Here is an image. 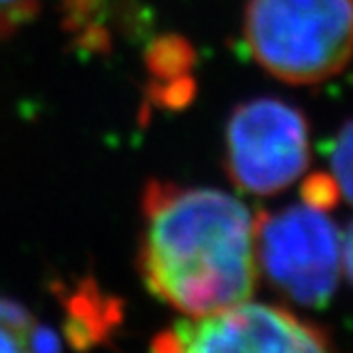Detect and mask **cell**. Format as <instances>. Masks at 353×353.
<instances>
[{
  "label": "cell",
  "instance_id": "5",
  "mask_svg": "<svg viewBox=\"0 0 353 353\" xmlns=\"http://www.w3.org/2000/svg\"><path fill=\"white\" fill-rule=\"evenodd\" d=\"M151 353H339L317 323L276 305L241 302L158 334Z\"/></svg>",
  "mask_w": 353,
  "mask_h": 353
},
{
  "label": "cell",
  "instance_id": "8",
  "mask_svg": "<svg viewBox=\"0 0 353 353\" xmlns=\"http://www.w3.org/2000/svg\"><path fill=\"white\" fill-rule=\"evenodd\" d=\"M300 194H302V203L317 207L321 211H330L341 196L332 174H323V172H315L309 179H305Z\"/></svg>",
  "mask_w": 353,
  "mask_h": 353
},
{
  "label": "cell",
  "instance_id": "2",
  "mask_svg": "<svg viewBox=\"0 0 353 353\" xmlns=\"http://www.w3.org/2000/svg\"><path fill=\"white\" fill-rule=\"evenodd\" d=\"M243 41L279 81L323 83L353 58V0H247Z\"/></svg>",
  "mask_w": 353,
  "mask_h": 353
},
{
  "label": "cell",
  "instance_id": "6",
  "mask_svg": "<svg viewBox=\"0 0 353 353\" xmlns=\"http://www.w3.org/2000/svg\"><path fill=\"white\" fill-rule=\"evenodd\" d=\"M194 60L192 45L179 37H164L149 47L147 68L156 81L151 92L158 98V105L181 109L194 98Z\"/></svg>",
  "mask_w": 353,
  "mask_h": 353
},
{
  "label": "cell",
  "instance_id": "9",
  "mask_svg": "<svg viewBox=\"0 0 353 353\" xmlns=\"http://www.w3.org/2000/svg\"><path fill=\"white\" fill-rule=\"evenodd\" d=\"M41 0H0V39L11 37L39 13Z\"/></svg>",
  "mask_w": 353,
  "mask_h": 353
},
{
  "label": "cell",
  "instance_id": "4",
  "mask_svg": "<svg viewBox=\"0 0 353 353\" xmlns=\"http://www.w3.org/2000/svg\"><path fill=\"white\" fill-rule=\"evenodd\" d=\"M309 162V121L298 107L279 98H254L232 111L225 170L241 192L279 194L305 174Z\"/></svg>",
  "mask_w": 353,
  "mask_h": 353
},
{
  "label": "cell",
  "instance_id": "11",
  "mask_svg": "<svg viewBox=\"0 0 353 353\" xmlns=\"http://www.w3.org/2000/svg\"><path fill=\"white\" fill-rule=\"evenodd\" d=\"M341 270L347 274V279L353 285V219L341 232Z\"/></svg>",
  "mask_w": 353,
  "mask_h": 353
},
{
  "label": "cell",
  "instance_id": "1",
  "mask_svg": "<svg viewBox=\"0 0 353 353\" xmlns=\"http://www.w3.org/2000/svg\"><path fill=\"white\" fill-rule=\"evenodd\" d=\"M139 262L147 290L188 317L236 307L258 285L256 217L221 190L154 179L143 194Z\"/></svg>",
  "mask_w": 353,
  "mask_h": 353
},
{
  "label": "cell",
  "instance_id": "3",
  "mask_svg": "<svg viewBox=\"0 0 353 353\" xmlns=\"http://www.w3.org/2000/svg\"><path fill=\"white\" fill-rule=\"evenodd\" d=\"M256 258L266 281L307 309H323L341 279V232L307 203L256 217Z\"/></svg>",
  "mask_w": 353,
  "mask_h": 353
},
{
  "label": "cell",
  "instance_id": "10",
  "mask_svg": "<svg viewBox=\"0 0 353 353\" xmlns=\"http://www.w3.org/2000/svg\"><path fill=\"white\" fill-rule=\"evenodd\" d=\"M30 330H19L0 319V353H34L30 347Z\"/></svg>",
  "mask_w": 353,
  "mask_h": 353
},
{
  "label": "cell",
  "instance_id": "7",
  "mask_svg": "<svg viewBox=\"0 0 353 353\" xmlns=\"http://www.w3.org/2000/svg\"><path fill=\"white\" fill-rule=\"evenodd\" d=\"M330 168L339 194L353 207V117L341 125L330 143Z\"/></svg>",
  "mask_w": 353,
  "mask_h": 353
}]
</instances>
